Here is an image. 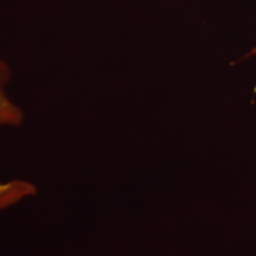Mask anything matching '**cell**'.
Instances as JSON below:
<instances>
[{
	"mask_svg": "<svg viewBox=\"0 0 256 256\" xmlns=\"http://www.w3.org/2000/svg\"><path fill=\"white\" fill-rule=\"evenodd\" d=\"M8 66L0 60V126L17 127L23 122L24 114L17 104H14L6 92V84L10 81Z\"/></svg>",
	"mask_w": 256,
	"mask_h": 256,
	"instance_id": "cell-1",
	"label": "cell"
},
{
	"mask_svg": "<svg viewBox=\"0 0 256 256\" xmlns=\"http://www.w3.org/2000/svg\"><path fill=\"white\" fill-rule=\"evenodd\" d=\"M34 194H36V186L30 182L22 179L0 182V214Z\"/></svg>",
	"mask_w": 256,
	"mask_h": 256,
	"instance_id": "cell-2",
	"label": "cell"
},
{
	"mask_svg": "<svg viewBox=\"0 0 256 256\" xmlns=\"http://www.w3.org/2000/svg\"><path fill=\"white\" fill-rule=\"evenodd\" d=\"M254 54H256V48H255V49H254V50H252V52H250V54H249V56H250V55H254Z\"/></svg>",
	"mask_w": 256,
	"mask_h": 256,
	"instance_id": "cell-3",
	"label": "cell"
}]
</instances>
